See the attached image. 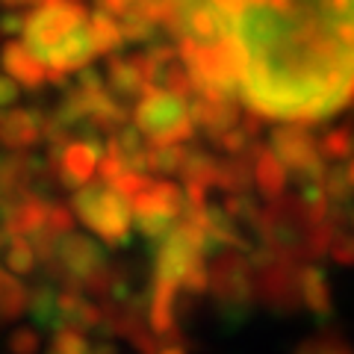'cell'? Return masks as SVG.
<instances>
[{
	"mask_svg": "<svg viewBox=\"0 0 354 354\" xmlns=\"http://www.w3.org/2000/svg\"><path fill=\"white\" fill-rule=\"evenodd\" d=\"M92 351V342L86 339L83 330H77L71 325H57L50 337L48 354H88Z\"/></svg>",
	"mask_w": 354,
	"mask_h": 354,
	"instance_id": "obj_23",
	"label": "cell"
},
{
	"mask_svg": "<svg viewBox=\"0 0 354 354\" xmlns=\"http://www.w3.org/2000/svg\"><path fill=\"white\" fill-rule=\"evenodd\" d=\"M71 213L109 245H127L133 234L130 201L118 189L101 180L77 186L71 195Z\"/></svg>",
	"mask_w": 354,
	"mask_h": 354,
	"instance_id": "obj_2",
	"label": "cell"
},
{
	"mask_svg": "<svg viewBox=\"0 0 354 354\" xmlns=\"http://www.w3.org/2000/svg\"><path fill=\"white\" fill-rule=\"evenodd\" d=\"M242 95L263 118L322 121L351 95V21L298 0H245L230 18Z\"/></svg>",
	"mask_w": 354,
	"mask_h": 354,
	"instance_id": "obj_1",
	"label": "cell"
},
{
	"mask_svg": "<svg viewBox=\"0 0 354 354\" xmlns=\"http://www.w3.org/2000/svg\"><path fill=\"white\" fill-rule=\"evenodd\" d=\"M0 65H3L6 77H12V80L24 88H39L48 83V68L27 50L24 41L9 39L3 44V50H0Z\"/></svg>",
	"mask_w": 354,
	"mask_h": 354,
	"instance_id": "obj_13",
	"label": "cell"
},
{
	"mask_svg": "<svg viewBox=\"0 0 354 354\" xmlns=\"http://www.w3.org/2000/svg\"><path fill=\"white\" fill-rule=\"evenodd\" d=\"M18 101V83L12 80V77L0 74V109L12 106Z\"/></svg>",
	"mask_w": 354,
	"mask_h": 354,
	"instance_id": "obj_27",
	"label": "cell"
},
{
	"mask_svg": "<svg viewBox=\"0 0 354 354\" xmlns=\"http://www.w3.org/2000/svg\"><path fill=\"white\" fill-rule=\"evenodd\" d=\"M153 354H186V346H183V339L180 342H160V346L153 348Z\"/></svg>",
	"mask_w": 354,
	"mask_h": 354,
	"instance_id": "obj_29",
	"label": "cell"
},
{
	"mask_svg": "<svg viewBox=\"0 0 354 354\" xmlns=\"http://www.w3.org/2000/svg\"><path fill=\"white\" fill-rule=\"evenodd\" d=\"M97 157H101L97 139H68L57 151H50V169L57 171L65 189H77L95 177Z\"/></svg>",
	"mask_w": 354,
	"mask_h": 354,
	"instance_id": "obj_9",
	"label": "cell"
},
{
	"mask_svg": "<svg viewBox=\"0 0 354 354\" xmlns=\"http://www.w3.org/2000/svg\"><path fill=\"white\" fill-rule=\"evenodd\" d=\"M27 310L39 325H57V290L53 283H39L27 292Z\"/></svg>",
	"mask_w": 354,
	"mask_h": 354,
	"instance_id": "obj_21",
	"label": "cell"
},
{
	"mask_svg": "<svg viewBox=\"0 0 354 354\" xmlns=\"http://www.w3.org/2000/svg\"><path fill=\"white\" fill-rule=\"evenodd\" d=\"M248 160H251V183L260 189V195L266 201H272V198H278L283 189H286V174L281 160L274 157V151L269 145H257V142H251L248 145Z\"/></svg>",
	"mask_w": 354,
	"mask_h": 354,
	"instance_id": "obj_12",
	"label": "cell"
},
{
	"mask_svg": "<svg viewBox=\"0 0 354 354\" xmlns=\"http://www.w3.org/2000/svg\"><path fill=\"white\" fill-rule=\"evenodd\" d=\"M272 151L281 160L283 171L292 174L298 183H316L325 177V160L319 153L316 139L307 133L301 121L283 124L272 133Z\"/></svg>",
	"mask_w": 354,
	"mask_h": 354,
	"instance_id": "obj_7",
	"label": "cell"
},
{
	"mask_svg": "<svg viewBox=\"0 0 354 354\" xmlns=\"http://www.w3.org/2000/svg\"><path fill=\"white\" fill-rule=\"evenodd\" d=\"M27 310V286L12 272H0V325L12 322Z\"/></svg>",
	"mask_w": 354,
	"mask_h": 354,
	"instance_id": "obj_19",
	"label": "cell"
},
{
	"mask_svg": "<svg viewBox=\"0 0 354 354\" xmlns=\"http://www.w3.org/2000/svg\"><path fill=\"white\" fill-rule=\"evenodd\" d=\"M133 127L151 145H180V142H189L195 136V124L189 118L186 97L171 95L165 88H153V86H148L136 97Z\"/></svg>",
	"mask_w": 354,
	"mask_h": 354,
	"instance_id": "obj_3",
	"label": "cell"
},
{
	"mask_svg": "<svg viewBox=\"0 0 354 354\" xmlns=\"http://www.w3.org/2000/svg\"><path fill=\"white\" fill-rule=\"evenodd\" d=\"M95 57L92 50V41H88V32H86V21L77 30H71L57 48L48 50V57L41 59V65H48L53 71H62V74H71V71H80L83 65H88Z\"/></svg>",
	"mask_w": 354,
	"mask_h": 354,
	"instance_id": "obj_14",
	"label": "cell"
},
{
	"mask_svg": "<svg viewBox=\"0 0 354 354\" xmlns=\"http://www.w3.org/2000/svg\"><path fill=\"white\" fill-rule=\"evenodd\" d=\"M130 201V216L133 227L151 242H160L171 230V225L180 216L183 207V189L169 180H148L142 183V189L127 198Z\"/></svg>",
	"mask_w": 354,
	"mask_h": 354,
	"instance_id": "obj_5",
	"label": "cell"
},
{
	"mask_svg": "<svg viewBox=\"0 0 354 354\" xmlns=\"http://www.w3.org/2000/svg\"><path fill=\"white\" fill-rule=\"evenodd\" d=\"M3 242H6V230H3V225H0V248H3Z\"/></svg>",
	"mask_w": 354,
	"mask_h": 354,
	"instance_id": "obj_32",
	"label": "cell"
},
{
	"mask_svg": "<svg viewBox=\"0 0 354 354\" xmlns=\"http://www.w3.org/2000/svg\"><path fill=\"white\" fill-rule=\"evenodd\" d=\"M148 88V74L142 53L136 57H113L109 59V92L115 97H136Z\"/></svg>",
	"mask_w": 354,
	"mask_h": 354,
	"instance_id": "obj_15",
	"label": "cell"
},
{
	"mask_svg": "<svg viewBox=\"0 0 354 354\" xmlns=\"http://www.w3.org/2000/svg\"><path fill=\"white\" fill-rule=\"evenodd\" d=\"M295 354H351V351L339 334H319L313 339L301 342Z\"/></svg>",
	"mask_w": 354,
	"mask_h": 354,
	"instance_id": "obj_25",
	"label": "cell"
},
{
	"mask_svg": "<svg viewBox=\"0 0 354 354\" xmlns=\"http://www.w3.org/2000/svg\"><path fill=\"white\" fill-rule=\"evenodd\" d=\"M177 174L183 177L186 186H201V189H213L216 186V160L204 151H195V148H186L183 153V162Z\"/></svg>",
	"mask_w": 354,
	"mask_h": 354,
	"instance_id": "obj_18",
	"label": "cell"
},
{
	"mask_svg": "<svg viewBox=\"0 0 354 354\" xmlns=\"http://www.w3.org/2000/svg\"><path fill=\"white\" fill-rule=\"evenodd\" d=\"M0 257L6 263V272H12V274H30L36 269V251H32L27 236H6L3 248H0Z\"/></svg>",
	"mask_w": 354,
	"mask_h": 354,
	"instance_id": "obj_20",
	"label": "cell"
},
{
	"mask_svg": "<svg viewBox=\"0 0 354 354\" xmlns=\"http://www.w3.org/2000/svg\"><path fill=\"white\" fill-rule=\"evenodd\" d=\"M207 290L213 292L221 313H227L234 322H239L254 304V272L248 257L236 254V248H218L213 266H207Z\"/></svg>",
	"mask_w": 354,
	"mask_h": 354,
	"instance_id": "obj_4",
	"label": "cell"
},
{
	"mask_svg": "<svg viewBox=\"0 0 354 354\" xmlns=\"http://www.w3.org/2000/svg\"><path fill=\"white\" fill-rule=\"evenodd\" d=\"M189 118L195 130H204L209 139L221 136L225 130L239 124V104L236 95H189L186 97Z\"/></svg>",
	"mask_w": 354,
	"mask_h": 354,
	"instance_id": "obj_10",
	"label": "cell"
},
{
	"mask_svg": "<svg viewBox=\"0 0 354 354\" xmlns=\"http://www.w3.org/2000/svg\"><path fill=\"white\" fill-rule=\"evenodd\" d=\"M106 263L104 251L97 248V242L92 236H83V234H62L57 248H53V257L48 260V269H50V278L65 281V286H77L95 274L101 266Z\"/></svg>",
	"mask_w": 354,
	"mask_h": 354,
	"instance_id": "obj_8",
	"label": "cell"
},
{
	"mask_svg": "<svg viewBox=\"0 0 354 354\" xmlns=\"http://www.w3.org/2000/svg\"><path fill=\"white\" fill-rule=\"evenodd\" d=\"M0 24H3V27H0L3 32H18L21 24H24V15H6L3 21H0Z\"/></svg>",
	"mask_w": 354,
	"mask_h": 354,
	"instance_id": "obj_30",
	"label": "cell"
},
{
	"mask_svg": "<svg viewBox=\"0 0 354 354\" xmlns=\"http://www.w3.org/2000/svg\"><path fill=\"white\" fill-rule=\"evenodd\" d=\"M186 145H145V171L153 174H177L183 162Z\"/></svg>",
	"mask_w": 354,
	"mask_h": 354,
	"instance_id": "obj_22",
	"label": "cell"
},
{
	"mask_svg": "<svg viewBox=\"0 0 354 354\" xmlns=\"http://www.w3.org/2000/svg\"><path fill=\"white\" fill-rule=\"evenodd\" d=\"M298 292H301V304H307L313 313L319 316L330 313V283L319 266L313 263L298 266Z\"/></svg>",
	"mask_w": 354,
	"mask_h": 354,
	"instance_id": "obj_16",
	"label": "cell"
},
{
	"mask_svg": "<svg viewBox=\"0 0 354 354\" xmlns=\"http://www.w3.org/2000/svg\"><path fill=\"white\" fill-rule=\"evenodd\" d=\"M86 32H88V41H92L95 57L97 53H113V50H118L121 44H124L121 30H118V18L101 12V9H97L95 15L86 18Z\"/></svg>",
	"mask_w": 354,
	"mask_h": 354,
	"instance_id": "obj_17",
	"label": "cell"
},
{
	"mask_svg": "<svg viewBox=\"0 0 354 354\" xmlns=\"http://www.w3.org/2000/svg\"><path fill=\"white\" fill-rule=\"evenodd\" d=\"M319 145V153H322V160L328 162H339V160H348L351 153V130L348 127H339V130H330L322 142H316Z\"/></svg>",
	"mask_w": 354,
	"mask_h": 354,
	"instance_id": "obj_24",
	"label": "cell"
},
{
	"mask_svg": "<svg viewBox=\"0 0 354 354\" xmlns=\"http://www.w3.org/2000/svg\"><path fill=\"white\" fill-rule=\"evenodd\" d=\"M41 121L44 113L39 109H0V145L12 151L32 148L41 139Z\"/></svg>",
	"mask_w": 354,
	"mask_h": 354,
	"instance_id": "obj_11",
	"label": "cell"
},
{
	"mask_svg": "<svg viewBox=\"0 0 354 354\" xmlns=\"http://www.w3.org/2000/svg\"><path fill=\"white\" fill-rule=\"evenodd\" d=\"M130 6H133V0H97V9L113 18H121L124 12H130Z\"/></svg>",
	"mask_w": 354,
	"mask_h": 354,
	"instance_id": "obj_28",
	"label": "cell"
},
{
	"mask_svg": "<svg viewBox=\"0 0 354 354\" xmlns=\"http://www.w3.org/2000/svg\"><path fill=\"white\" fill-rule=\"evenodd\" d=\"M0 3H3V6H32V3H36L39 6V0H0Z\"/></svg>",
	"mask_w": 354,
	"mask_h": 354,
	"instance_id": "obj_31",
	"label": "cell"
},
{
	"mask_svg": "<svg viewBox=\"0 0 354 354\" xmlns=\"http://www.w3.org/2000/svg\"><path fill=\"white\" fill-rule=\"evenodd\" d=\"M88 18V12L80 3H68V0H57V3H39L30 15H24L21 24V36H24L27 50L39 62L48 57L50 48L68 36L71 30H77Z\"/></svg>",
	"mask_w": 354,
	"mask_h": 354,
	"instance_id": "obj_6",
	"label": "cell"
},
{
	"mask_svg": "<svg viewBox=\"0 0 354 354\" xmlns=\"http://www.w3.org/2000/svg\"><path fill=\"white\" fill-rule=\"evenodd\" d=\"M39 334L32 328H18L12 337H9V351L12 354H39Z\"/></svg>",
	"mask_w": 354,
	"mask_h": 354,
	"instance_id": "obj_26",
	"label": "cell"
}]
</instances>
